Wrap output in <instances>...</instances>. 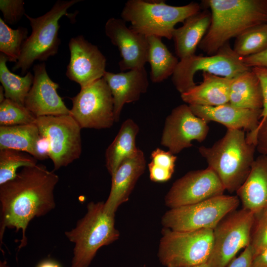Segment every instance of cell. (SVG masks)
Returning <instances> with one entry per match:
<instances>
[{
    "instance_id": "31",
    "label": "cell",
    "mask_w": 267,
    "mask_h": 267,
    "mask_svg": "<svg viewBox=\"0 0 267 267\" xmlns=\"http://www.w3.org/2000/svg\"><path fill=\"white\" fill-rule=\"evenodd\" d=\"M38 160L31 155L11 149L0 150V185L11 180L20 167L37 164Z\"/></svg>"
},
{
    "instance_id": "22",
    "label": "cell",
    "mask_w": 267,
    "mask_h": 267,
    "mask_svg": "<svg viewBox=\"0 0 267 267\" xmlns=\"http://www.w3.org/2000/svg\"><path fill=\"white\" fill-rule=\"evenodd\" d=\"M203 82L181 94L182 100L189 105L217 106L229 102L233 78L202 73Z\"/></svg>"
},
{
    "instance_id": "44",
    "label": "cell",
    "mask_w": 267,
    "mask_h": 267,
    "mask_svg": "<svg viewBox=\"0 0 267 267\" xmlns=\"http://www.w3.org/2000/svg\"><path fill=\"white\" fill-rule=\"evenodd\" d=\"M209 267L207 264H204L191 266V267Z\"/></svg>"
},
{
    "instance_id": "9",
    "label": "cell",
    "mask_w": 267,
    "mask_h": 267,
    "mask_svg": "<svg viewBox=\"0 0 267 267\" xmlns=\"http://www.w3.org/2000/svg\"><path fill=\"white\" fill-rule=\"evenodd\" d=\"M251 69L227 43L215 54L204 56L195 54L180 59L172 76V81L182 94L196 85L194 77L198 71L234 78Z\"/></svg>"
},
{
    "instance_id": "6",
    "label": "cell",
    "mask_w": 267,
    "mask_h": 267,
    "mask_svg": "<svg viewBox=\"0 0 267 267\" xmlns=\"http://www.w3.org/2000/svg\"><path fill=\"white\" fill-rule=\"evenodd\" d=\"M80 0H57L47 12L33 18L25 14L32 28V33L24 41L20 57L13 66V71L20 70L26 73L36 60L45 61L58 52L61 43L58 37L59 21L63 16L71 19L73 14L67 10Z\"/></svg>"
},
{
    "instance_id": "32",
    "label": "cell",
    "mask_w": 267,
    "mask_h": 267,
    "mask_svg": "<svg viewBox=\"0 0 267 267\" xmlns=\"http://www.w3.org/2000/svg\"><path fill=\"white\" fill-rule=\"evenodd\" d=\"M151 159L148 165L150 179L157 182L169 180L174 172L177 157L169 151L157 148L152 152Z\"/></svg>"
},
{
    "instance_id": "10",
    "label": "cell",
    "mask_w": 267,
    "mask_h": 267,
    "mask_svg": "<svg viewBox=\"0 0 267 267\" xmlns=\"http://www.w3.org/2000/svg\"><path fill=\"white\" fill-rule=\"evenodd\" d=\"M255 214L242 208L225 216L213 230L209 267H227L242 249L250 243Z\"/></svg>"
},
{
    "instance_id": "39",
    "label": "cell",
    "mask_w": 267,
    "mask_h": 267,
    "mask_svg": "<svg viewBox=\"0 0 267 267\" xmlns=\"http://www.w3.org/2000/svg\"><path fill=\"white\" fill-rule=\"evenodd\" d=\"M244 63L249 67L267 68V49L258 54L242 58Z\"/></svg>"
},
{
    "instance_id": "26",
    "label": "cell",
    "mask_w": 267,
    "mask_h": 267,
    "mask_svg": "<svg viewBox=\"0 0 267 267\" xmlns=\"http://www.w3.org/2000/svg\"><path fill=\"white\" fill-rule=\"evenodd\" d=\"M36 124L0 126V150L11 149L26 152L36 158V146L40 138Z\"/></svg>"
},
{
    "instance_id": "27",
    "label": "cell",
    "mask_w": 267,
    "mask_h": 267,
    "mask_svg": "<svg viewBox=\"0 0 267 267\" xmlns=\"http://www.w3.org/2000/svg\"><path fill=\"white\" fill-rule=\"evenodd\" d=\"M147 39L150 79L153 83H160L172 76L179 61L163 43L162 38L150 36Z\"/></svg>"
},
{
    "instance_id": "20",
    "label": "cell",
    "mask_w": 267,
    "mask_h": 267,
    "mask_svg": "<svg viewBox=\"0 0 267 267\" xmlns=\"http://www.w3.org/2000/svg\"><path fill=\"white\" fill-rule=\"evenodd\" d=\"M193 113L207 123L216 122L227 129L247 131L254 133L261 120L262 109H250L236 107L227 103L217 106L189 105Z\"/></svg>"
},
{
    "instance_id": "35",
    "label": "cell",
    "mask_w": 267,
    "mask_h": 267,
    "mask_svg": "<svg viewBox=\"0 0 267 267\" xmlns=\"http://www.w3.org/2000/svg\"><path fill=\"white\" fill-rule=\"evenodd\" d=\"M24 3L23 0H0V10L5 23L13 25L19 21L26 14Z\"/></svg>"
},
{
    "instance_id": "24",
    "label": "cell",
    "mask_w": 267,
    "mask_h": 267,
    "mask_svg": "<svg viewBox=\"0 0 267 267\" xmlns=\"http://www.w3.org/2000/svg\"><path fill=\"white\" fill-rule=\"evenodd\" d=\"M139 129L134 120L127 119L123 122L117 134L107 147L105 154V167L111 177L124 160L135 156L139 151L135 145V138Z\"/></svg>"
},
{
    "instance_id": "23",
    "label": "cell",
    "mask_w": 267,
    "mask_h": 267,
    "mask_svg": "<svg viewBox=\"0 0 267 267\" xmlns=\"http://www.w3.org/2000/svg\"><path fill=\"white\" fill-rule=\"evenodd\" d=\"M211 20V12L200 10L187 17L182 26L175 28L172 39L176 53L180 59L195 54L197 47L210 27Z\"/></svg>"
},
{
    "instance_id": "19",
    "label": "cell",
    "mask_w": 267,
    "mask_h": 267,
    "mask_svg": "<svg viewBox=\"0 0 267 267\" xmlns=\"http://www.w3.org/2000/svg\"><path fill=\"white\" fill-rule=\"evenodd\" d=\"M145 168V157L140 149L135 156L126 159L120 164L112 176L111 190L104 202L106 212L115 215L119 207L128 201Z\"/></svg>"
},
{
    "instance_id": "30",
    "label": "cell",
    "mask_w": 267,
    "mask_h": 267,
    "mask_svg": "<svg viewBox=\"0 0 267 267\" xmlns=\"http://www.w3.org/2000/svg\"><path fill=\"white\" fill-rule=\"evenodd\" d=\"M28 33L26 28L19 27L13 29L0 18V51L8 61L17 62L22 45L28 38Z\"/></svg>"
},
{
    "instance_id": "7",
    "label": "cell",
    "mask_w": 267,
    "mask_h": 267,
    "mask_svg": "<svg viewBox=\"0 0 267 267\" xmlns=\"http://www.w3.org/2000/svg\"><path fill=\"white\" fill-rule=\"evenodd\" d=\"M213 230L175 231L163 227L158 257L165 267H187L207 264L213 246Z\"/></svg>"
},
{
    "instance_id": "42",
    "label": "cell",
    "mask_w": 267,
    "mask_h": 267,
    "mask_svg": "<svg viewBox=\"0 0 267 267\" xmlns=\"http://www.w3.org/2000/svg\"><path fill=\"white\" fill-rule=\"evenodd\" d=\"M4 91L2 86H0V103L2 102L5 99Z\"/></svg>"
},
{
    "instance_id": "8",
    "label": "cell",
    "mask_w": 267,
    "mask_h": 267,
    "mask_svg": "<svg viewBox=\"0 0 267 267\" xmlns=\"http://www.w3.org/2000/svg\"><path fill=\"white\" fill-rule=\"evenodd\" d=\"M235 195L222 194L195 204L171 208L161 218L163 227L175 231L213 230L228 214L237 209Z\"/></svg>"
},
{
    "instance_id": "14",
    "label": "cell",
    "mask_w": 267,
    "mask_h": 267,
    "mask_svg": "<svg viewBox=\"0 0 267 267\" xmlns=\"http://www.w3.org/2000/svg\"><path fill=\"white\" fill-rule=\"evenodd\" d=\"M225 188L215 172L205 169L191 171L172 184L164 198L171 208L195 204L223 194Z\"/></svg>"
},
{
    "instance_id": "3",
    "label": "cell",
    "mask_w": 267,
    "mask_h": 267,
    "mask_svg": "<svg viewBox=\"0 0 267 267\" xmlns=\"http://www.w3.org/2000/svg\"><path fill=\"white\" fill-rule=\"evenodd\" d=\"M256 146L249 142L244 131L227 129L212 146H200L208 167L218 177L225 190L236 192L247 178L254 161Z\"/></svg>"
},
{
    "instance_id": "28",
    "label": "cell",
    "mask_w": 267,
    "mask_h": 267,
    "mask_svg": "<svg viewBox=\"0 0 267 267\" xmlns=\"http://www.w3.org/2000/svg\"><path fill=\"white\" fill-rule=\"evenodd\" d=\"M8 61L3 54H0V82L5 98L24 105V102L32 85L34 75L30 72L24 77L11 72L6 65Z\"/></svg>"
},
{
    "instance_id": "38",
    "label": "cell",
    "mask_w": 267,
    "mask_h": 267,
    "mask_svg": "<svg viewBox=\"0 0 267 267\" xmlns=\"http://www.w3.org/2000/svg\"><path fill=\"white\" fill-rule=\"evenodd\" d=\"M253 252L250 244L246 247L240 255L235 257L227 267H253Z\"/></svg>"
},
{
    "instance_id": "43",
    "label": "cell",
    "mask_w": 267,
    "mask_h": 267,
    "mask_svg": "<svg viewBox=\"0 0 267 267\" xmlns=\"http://www.w3.org/2000/svg\"><path fill=\"white\" fill-rule=\"evenodd\" d=\"M0 267H10L5 261L0 262Z\"/></svg>"
},
{
    "instance_id": "25",
    "label": "cell",
    "mask_w": 267,
    "mask_h": 267,
    "mask_svg": "<svg viewBox=\"0 0 267 267\" xmlns=\"http://www.w3.org/2000/svg\"><path fill=\"white\" fill-rule=\"evenodd\" d=\"M229 103L241 108L262 109L261 85L251 69L233 78L230 88Z\"/></svg>"
},
{
    "instance_id": "34",
    "label": "cell",
    "mask_w": 267,
    "mask_h": 267,
    "mask_svg": "<svg viewBox=\"0 0 267 267\" xmlns=\"http://www.w3.org/2000/svg\"><path fill=\"white\" fill-rule=\"evenodd\" d=\"M250 245L253 256L267 247V208L255 214Z\"/></svg>"
},
{
    "instance_id": "15",
    "label": "cell",
    "mask_w": 267,
    "mask_h": 267,
    "mask_svg": "<svg viewBox=\"0 0 267 267\" xmlns=\"http://www.w3.org/2000/svg\"><path fill=\"white\" fill-rule=\"evenodd\" d=\"M70 53L66 76L83 88L103 78L106 59L98 47L82 35L72 38L69 42Z\"/></svg>"
},
{
    "instance_id": "33",
    "label": "cell",
    "mask_w": 267,
    "mask_h": 267,
    "mask_svg": "<svg viewBox=\"0 0 267 267\" xmlns=\"http://www.w3.org/2000/svg\"><path fill=\"white\" fill-rule=\"evenodd\" d=\"M36 118L26 107L5 98L0 103V126H15L34 123Z\"/></svg>"
},
{
    "instance_id": "41",
    "label": "cell",
    "mask_w": 267,
    "mask_h": 267,
    "mask_svg": "<svg viewBox=\"0 0 267 267\" xmlns=\"http://www.w3.org/2000/svg\"><path fill=\"white\" fill-rule=\"evenodd\" d=\"M37 267H60L56 263L52 261H45L39 264Z\"/></svg>"
},
{
    "instance_id": "21",
    "label": "cell",
    "mask_w": 267,
    "mask_h": 267,
    "mask_svg": "<svg viewBox=\"0 0 267 267\" xmlns=\"http://www.w3.org/2000/svg\"><path fill=\"white\" fill-rule=\"evenodd\" d=\"M236 193L242 208L255 214L267 208V156L255 159L247 178Z\"/></svg>"
},
{
    "instance_id": "40",
    "label": "cell",
    "mask_w": 267,
    "mask_h": 267,
    "mask_svg": "<svg viewBox=\"0 0 267 267\" xmlns=\"http://www.w3.org/2000/svg\"><path fill=\"white\" fill-rule=\"evenodd\" d=\"M253 267H267V247L253 256Z\"/></svg>"
},
{
    "instance_id": "13",
    "label": "cell",
    "mask_w": 267,
    "mask_h": 267,
    "mask_svg": "<svg viewBox=\"0 0 267 267\" xmlns=\"http://www.w3.org/2000/svg\"><path fill=\"white\" fill-rule=\"evenodd\" d=\"M209 131L207 122L196 116L189 105L181 104L166 117L161 144L175 155L192 146L193 140L203 141Z\"/></svg>"
},
{
    "instance_id": "2",
    "label": "cell",
    "mask_w": 267,
    "mask_h": 267,
    "mask_svg": "<svg viewBox=\"0 0 267 267\" xmlns=\"http://www.w3.org/2000/svg\"><path fill=\"white\" fill-rule=\"evenodd\" d=\"M210 27L198 45L209 55L247 30L267 24V0H208Z\"/></svg>"
},
{
    "instance_id": "4",
    "label": "cell",
    "mask_w": 267,
    "mask_h": 267,
    "mask_svg": "<svg viewBox=\"0 0 267 267\" xmlns=\"http://www.w3.org/2000/svg\"><path fill=\"white\" fill-rule=\"evenodd\" d=\"M87 208V213L75 227L65 232L69 241L75 245L71 267H89L101 247L120 237L115 225V215L105 211L104 202L91 201Z\"/></svg>"
},
{
    "instance_id": "16",
    "label": "cell",
    "mask_w": 267,
    "mask_h": 267,
    "mask_svg": "<svg viewBox=\"0 0 267 267\" xmlns=\"http://www.w3.org/2000/svg\"><path fill=\"white\" fill-rule=\"evenodd\" d=\"M121 18L111 17L105 25V33L120 52L119 62L121 71L144 67L148 62L149 43L147 37L130 27Z\"/></svg>"
},
{
    "instance_id": "1",
    "label": "cell",
    "mask_w": 267,
    "mask_h": 267,
    "mask_svg": "<svg viewBox=\"0 0 267 267\" xmlns=\"http://www.w3.org/2000/svg\"><path fill=\"white\" fill-rule=\"evenodd\" d=\"M58 176L43 164L23 167L16 176L0 185V242L6 228L22 231L20 250L26 246V230L35 217L54 209V190Z\"/></svg>"
},
{
    "instance_id": "36",
    "label": "cell",
    "mask_w": 267,
    "mask_h": 267,
    "mask_svg": "<svg viewBox=\"0 0 267 267\" xmlns=\"http://www.w3.org/2000/svg\"><path fill=\"white\" fill-rule=\"evenodd\" d=\"M246 138L249 142L256 146L261 155L267 156V117L260 122L254 133L247 134Z\"/></svg>"
},
{
    "instance_id": "37",
    "label": "cell",
    "mask_w": 267,
    "mask_h": 267,
    "mask_svg": "<svg viewBox=\"0 0 267 267\" xmlns=\"http://www.w3.org/2000/svg\"><path fill=\"white\" fill-rule=\"evenodd\" d=\"M251 70L259 78L262 87L263 105L260 121L261 122L267 117V68L254 67Z\"/></svg>"
},
{
    "instance_id": "17",
    "label": "cell",
    "mask_w": 267,
    "mask_h": 267,
    "mask_svg": "<svg viewBox=\"0 0 267 267\" xmlns=\"http://www.w3.org/2000/svg\"><path fill=\"white\" fill-rule=\"evenodd\" d=\"M34 80L24 106L36 117L70 114L57 89L58 84L48 76L44 62L33 67Z\"/></svg>"
},
{
    "instance_id": "11",
    "label": "cell",
    "mask_w": 267,
    "mask_h": 267,
    "mask_svg": "<svg viewBox=\"0 0 267 267\" xmlns=\"http://www.w3.org/2000/svg\"><path fill=\"white\" fill-rule=\"evenodd\" d=\"M35 123L40 134L48 141L49 158L54 171L80 158L82 128L70 114L41 116L36 118Z\"/></svg>"
},
{
    "instance_id": "29",
    "label": "cell",
    "mask_w": 267,
    "mask_h": 267,
    "mask_svg": "<svg viewBox=\"0 0 267 267\" xmlns=\"http://www.w3.org/2000/svg\"><path fill=\"white\" fill-rule=\"evenodd\" d=\"M233 49L241 57L267 49V24L253 27L236 38Z\"/></svg>"
},
{
    "instance_id": "18",
    "label": "cell",
    "mask_w": 267,
    "mask_h": 267,
    "mask_svg": "<svg viewBox=\"0 0 267 267\" xmlns=\"http://www.w3.org/2000/svg\"><path fill=\"white\" fill-rule=\"evenodd\" d=\"M103 78L113 96L115 122L119 121L124 105L138 100L149 86L145 67L119 73L106 71Z\"/></svg>"
},
{
    "instance_id": "5",
    "label": "cell",
    "mask_w": 267,
    "mask_h": 267,
    "mask_svg": "<svg viewBox=\"0 0 267 267\" xmlns=\"http://www.w3.org/2000/svg\"><path fill=\"white\" fill-rule=\"evenodd\" d=\"M201 10V6L195 2L182 5L173 6L164 1L143 0L127 1L121 13L130 28L146 36H155L171 40L175 25Z\"/></svg>"
},
{
    "instance_id": "12",
    "label": "cell",
    "mask_w": 267,
    "mask_h": 267,
    "mask_svg": "<svg viewBox=\"0 0 267 267\" xmlns=\"http://www.w3.org/2000/svg\"><path fill=\"white\" fill-rule=\"evenodd\" d=\"M70 114L82 129H104L115 122L113 96L107 83L102 78L81 88L70 98Z\"/></svg>"
}]
</instances>
